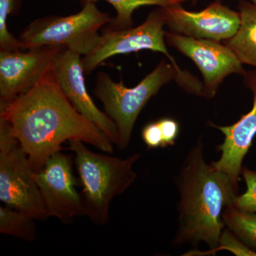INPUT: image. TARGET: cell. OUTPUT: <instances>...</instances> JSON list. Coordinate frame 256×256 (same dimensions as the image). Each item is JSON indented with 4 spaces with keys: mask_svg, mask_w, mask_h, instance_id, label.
<instances>
[{
    "mask_svg": "<svg viewBox=\"0 0 256 256\" xmlns=\"http://www.w3.org/2000/svg\"><path fill=\"white\" fill-rule=\"evenodd\" d=\"M16 0H0V50H20L18 38H15L9 32L8 20L14 12Z\"/></svg>",
    "mask_w": 256,
    "mask_h": 256,
    "instance_id": "obj_19",
    "label": "cell"
},
{
    "mask_svg": "<svg viewBox=\"0 0 256 256\" xmlns=\"http://www.w3.org/2000/svg\"><path fill=\"white\" fill-rule=\"evenodd\" d=\"M240 24L234 36L222 42L235 54L242 64L256 68V4L240 1Z\"/></svg>",
    "mask_w": 256,
    "mask_h": 256,
    "instance_id": "obj_14",
    "label": "cell"
},
{
    "mask_svg": "<svg viewBox=\"0 0 256 256\" xmlns=\"http://www.w3.org/2000/svg\"><path fill=\"white\" fill-rule=\"evenodd\" d=\"M35 218L31 216L10 208L0 206V233L12 236L28 242H33L37 237Z\"/></svg>",
    "mask_w": 256,
    "mask_h": 256,
    "instance_id": "obj_16",
    "label": "cell"
},
{
    "mask_svg": "<svg viewBox=\"0 0 256 256\" xmlns=\"http://www.w3.org/2000/svg\"><path fill=\"white\" fill-rule=\"evenodd\" d=\"M0 118L9 124L34 172L62 151L66 141L80 140L108 154L114 152V142L69 102L53 68L26 94L0 104Z\"/></svg>",
    "mask_w": 256,
    "mask_h": 256,
    "instance_id": "obj_1",
    "label": "cell"
},
{
    "mask_svg": "<svg viewBox=\"0 0 256 256\" xmlns=\"http://www.w3.org/2000/svg\"><path fill=\"white\" fill-rule=\"evenodd\" d=\"M240 175L246 184V190L236 196L232 206L242 212L256 213V171L242 166Z\"/></svg>",
    "mask_w": 256,
    "mask_h": 256,
    "instance_id": "obj_18",
    "label": "cell"
},
{
    "mask_svg": "<svg viewBox=\"0 0 256 256\" xmlns=\"http://www.w3.org/2000/svg\"><path fill=\"white\" fill-rule=\"evenodd\" d=\"M170 46L193 60L203 76L202 96L214 97L220 84L230 74H245L242 62L226 45L214 40L195 38L174 32H165Z\"/></svg>",
    "mask_w": 256,
    "mask_h": 256,
    "instance_id": "obj_8",
    "label": "cell"
},
{
    "mask_svg": "<svg viewBox=\"0 0 256 256\" xmlns=\"http://www.w3.org/2000/svg\"><path fill=\"white\" fill-rule=\"evenodd\" d=\"M53 70L62 92L74 108L117 144L118 133L116 124L96 106L88 92L82 56L63 47L56 56Z\"/></svg>",
    "mask_w": 256,
    "mask_h": 256,
    "instance_id": "obj_12",
    "label": "cell"
},
{
    "mask_svg": "<svg viewBox=\"0 0 256 256\" xmlns=\"http://www.w3.org/2000/svg\"><path fill=\"white\" fill-rule=\"evenodd\" d=\"M252 3H254V4H256V0H252Z\"/></svg>",
    "mask_w": 256,
    "mask_h": 256,
    "instance_id": "obj_23",
    "label": "cell"
},
{
    "mask_svg": "<svg viewBox=\"0 0 256 256\" xmlns=\"http://www.w3.org/2000/svg\"><path fill=\"white\" fill-rule=\"evenodd\" d=\"M82 4L96 3L99 0H73ZM110 3L116 10V16L111 18L108 28L114 30L132 28V14L138 8L144 6H166L168 5L183 3L188 0H104Z\"/></svg>",
    "mask_w": 256,
    "mask_h": 256,
    "instance_id": "obj_15",
    "label": "cell"
},
{
    "mask_svg": "<svg viewBox=\"0 0 256 256\" xmlns=\"http://www.w3.org/2000/svg\"><path fill=\"white\" fill-rule=\"evenodd\" d=\"M222 250H228L236 256H256V250L246 246L226 227L220 235L218 246L206 256L215 255L216 252Z\"/></svg>",
    "mask_w": 256,
    "mask_h": 256,
    "instance_id": "obj_20",
    "label": "cell"
},
{
    "mask_svg": "<svg viewBox=\"0 0 256 256\" xmlns=\"http://www.w3.org/2000/svg\"><path fill=\"white\" fill-rule=\"evenodd\" d=\"M0 201L38 220L48 218L28 154L0 118Z\"/></svg>",
    "mask_w": 256,
    "mask_h": 256,
    "instance_id": "obj_7",
    "label": "cell"
},
{
    "mask_svg": "<svg viewBox=\"0 0 256 256\" xmlns=\"http://www.w3.org/2000/svg\"><path fill=\"white\" fill-rule=\"evenodd\" d=\"M48 217L70 224L76 216H86L85 204L76 188L72 162L62 152L53 154L42 170L35 172Z\"/></svg>",
    "mask_w": 256,
    "mask_h": 256,
    "instance_id": "obj_9",
    "label": "cell"
},
{
    "mask_svg": "<svg viewBox=\"0 0 256 256\" xmlns=\"http://www.w3.org/2000/svg\"><path fill=\"white\" fill-rule=\"evenodd\" d=\"M69 144V149L75 154L86 216L96 225H106L112 200L124 193L137 178L132 168L140 154L122 159L94 152L82 141L73 140Z\"/></svg>",
    "mask_w": 256,
    "mask_h": 256,
    "instance_id": "obj_3",
    "label": "cell"
},
{
    "mask_svg": "<svg viewBox=\"0 0 256 256\" xmlns=\"http://www.w3.org/2000/svg\"><path fill=\"white\" fill-rule=\"evenodd\" d=\"M166 14L164 6H159L148 15L146 21L134 28L114 30L107 28L100 35L97 46L82 56L85 75L92 74L102 62L114 56L128 54L142 50L160 52L169 58L178 76L176 82L188 94L201 96L203 84L188 72H184L170 55L166 47L164 26Z\"/></svg>",
    "mask_w": 256,
    "mask_h": 256,
    "instance_id": "obj_4",
    "label": "cell"
},
{
    "mask_svg": "<svg viewBox=\"0 0 256 256\" xmlns=\"http://www.w3.org/2000/svg\"><path fill=\"white\" fill-rule=\"evenodd\" d=\"M242 76L244 84L252 92L254 98L252 110L230 126H218L210 122L212 127L218 129L224 136L223 143L218 146L220 158L212 164L226 173L237 186L242 162L256 136V70L246 72Z\"/></svg>",
    "mask_w": 256,
    "mask_h": 256,
    "instance_id": "obj_13",
    "label": "cell"
},
{
    "mask_svg": "<svg viewBox=\"0 0 256 256\" xmlns=\"http://www.w3.org/2000/svg\"><path fill=\"white\" fill-rule=\"evenodd\" d=\"M142 138L148 148H163L162 136L158 121L144 126L142 131Z\"/></svg>",
    "mask_w": 256,
    "mask_h": 256,
    "instance_id": "obj_22",
    "label": "cell"
},
{
    "mask_svg": "<svg viewBox=\"0 0 256 256\" xmlns=\"http://www.w3.org/2000/svg\"><path fill=\"white\" fill-rule=\"evenodd\" d=\"M180 202L175 245L197 246L204 242L208 252L190 250L184 256H206L218 246L225 228L224 208L233 204L237 186L226 173L207 164L202 140L188 151L176 178Z\"/></svg>",
    "mask_w": 256,
    "mask_h": 256,
    "instance_id": "obj_2",
    "label": "cell"
},
{
    "mask_svg": "<svg viewBox=\"0 0 256 256\" xmlns=\"http://www.w3.org/2000/svg\"><path fill=\"white\" fill-rule=\"evenodd\" d=\"M107 13L96 3H87L76 14L47 16L30 23L18 37L20 50L43 46H64L85 56L97 46L102 26L110 22Z\"/></svg>",
    "mask_w": 256,
    "mask_h": 256,
    "instance_id": "obj_6",
    "label": "cell"
},
{
    "mask_svg": "<svg viewBox=\"0 0 256 256\" xmlns=\"http://www.w3.org/2000/svg\"><path fill=\"white\" fill-rule=\"evenodd\" d=\"M178 76L172 64L164 60L132 88L126 87L122 80L114 82L104 72L98 74L94 92L102 102L106 114L117 128V146L120 149H126L129 144L138 116L148 101L165 84L176 80Z\"/></svg>",
    "mask_w": 256,
    "mask_h": 256,
    "instance_id": "obj_5",
    "label": "cell"
},
{
    "mask_svg": "<svg viewBox=\"0 0 256 256\" xmlns=\"http://www.w3.org/2000/svg\"><path fill=\"white\" fill-rule=\"evenodd\" d=\"M166 24L171 32L195 38L224 42L235 35L240 24L239 12L216 0L202 11L190 12L182 3L164 6Z\"/></svg>",
    "mask_w": 256,
    "mask_h": 256,
    "instance_id": "obj_11",
    "label": "cell"
},
{
    "mask_svg": "<svg viewBox=\"0 0 256 256\" xmlns=\"http://www.w3.org/2000/svg\"><path fill=\"white\" fill-rule=\"evenodd\" d=\"M158 122L162 136L163 148L174 146L180 134V124L169 118L160 119Z\"/></svg>",
    "mask_w": 256,
    "mask_h": 256,
    "instance_id": "obj_21",
    "label": "cell"
},
{
    "mask_svg": "<svg viewBox=\"0 0 256 256\" xmlns=\"http://www.w3.org/2000/svg\"><path fill=\"white\" fill-rule=\"evenodd\" d=\"M225 226L246 246L256 249V213L242 212L232 205L224 208L222 214Z\"/></svg>",
    "mask_w": 256,
    "mask_h": 256,
    "instance_id": "obj_17",
    "label": "cell"
},
{
    "mask_svg": "<svg viewBox=\"0 0 256 256\" xmlns=\"http://www.w3.org/2000/svg\"><path fill=\"white\" fill-rule=\"evenodd\" d=\"M64 46L34 47L28 52L0 50V104L26 94L53 68Z\"/></svg>",
    "mask_w": 256,
    "mask_h": 256,
    "instance_id": "obj_10",
    "label": "cell"
}]
</instances>
